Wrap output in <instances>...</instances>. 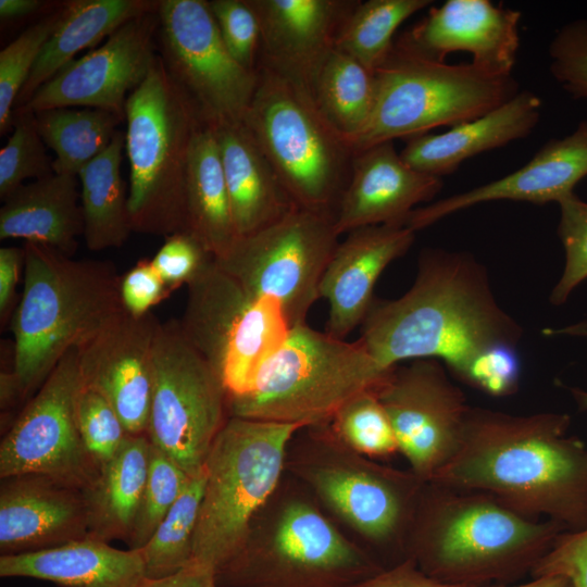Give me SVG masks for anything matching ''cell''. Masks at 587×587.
<instances>
[{"mask_svg":"<svg viewBox=\"0 0 587 587\" xmlns=\"http://www.w3.org/2000/svg\"><path fill=\"white\" fill-rule=\"evenodd\" d=\"M23 249V290L10 319L21 400L33 397L71 349L125 311L113 263L76 260L34 242Z\"/></svg>","mask_w":587,"mask_h":587,"instance_id":"cell-4","label":"cell"},{"mask_svg":"<svg viewBox=\"0 0 587 587\" xmlns=\"http://www.w3.org/2000/svg\"><path fill=\"white\" fill-rule=\"evenodd\" d=\"M158 4L159 1L151 0L64 2L59 22L38 57L15 109L25 104L38 88L74 61L79 52L98 47L123 24L155 11Z\"/></svg>","mask_w":587,"mask_h":587,"instance_id":"cell-30","label":"cell"},{"mask_svg":"<svg viewBox=\"0 0 587 587\" xmlns=\"http://www.w3.org/2000/svg\"><path fill=\"white\" fill-rule=\"evenodd\" d=\"M204 486L203 467L190 478L152 537L140 549L147 579L174 575L191 563Z\"/></svg>","mask_w":587,"mask_h":587,"instance_id":"cell-37","label":"cell"},{"mask_svg":"<svg viewBox=\"0 0 587 587\" xmlns=\"http://www.w3.org/2000/svg\"><path fill=\"white\" fill-rule=\"evenodd\" d=\"M547 335H569V336H587V321L579 322L575 325L561 327L559 329H545ZM570 391L582 411L587 410V391L578 388H570Z\"/></svg>","mask_w":587,"mask_h":587,"instance_id":"cell-53","label":"cell"},{"mask_svg":"<svg viewBox=\"0 0 587 587\" xmlns=\"http://www.w3.org/2000/svg\"><path fill=\"white\" fill-rule=\"evenodd\" d=\"M12 126V134L0 151L2 201L24 185L25 180L40 179L54 173L34 114L14 112Z\"/></svg>","mask_w":587,"mask_h":587,"instance_id":"cell-41","label":"cell"},{"mask_svg":"<svg viewBox=\"0 0 587 587\" xmlns=\"http://www.w3.org/2000/svg\"><path fill=\"white\" fill-rule=\"evenodd\" d=\"M340 235L332 215L296 208L240 236L214 261L254 296L274 299L290 327L305 323Z\"/></svg>","mask_w":587,"mask_h":587,"instance_id":"cell-13","label":"cell"},{"mask_svg":"<svg viewBox=\"0 0 587 587\" xmlns=\"http://www.w3.org/2000/svg\"><path fill=\"white\" fill-rule=\"evenodd\" d=\"M442 179L412 168L397 152L394 141L354 153L348 184L338 203V234L374 225H403L419 204L429 202L442 188Z\"/></svg>","mask_w":587,"mask_h":587,"instance_id":"cell-24","label":"cell"},{"mask_svg":"<svg viewBox=\"0 0 587 587\" xmlns=\"http://www.w3.org/2000/svg\"><path fill=\"white\" fill-rule=\"evenodd\" d=\"M415 232L403 225L352 229L338 242L321 279L319 296L328 303L325 332L345 339L361 326L384 270L412 246Z\"/></svg>","mask_w":587,"mask_h":587,"instance_id":"cell-25","label":"cell"},{"mask_svg":"<svg viewBox=\"0 0 587 587\" xmlns=\"http://www.w3.org/2000/svg\"><path fill=\"white\" fill-rule=\"evenodd\" d=\"M24 270V249L2 247L0 249V317L7 321L14 311L16 287Z\"/></svg>","mask_w":587,"mask_h":587,"instance_id":"cell-50","label":"cell"},{"mask_svg":"<svg viewBox=\"0 0 587 587\" xmlns=\"http://www.w3.org/2000/svg\"><path fill=\"white\" fill-rule=\"evenodd\" d=\"M330 422L338 441L358 453L388 457L399 451L391 423L375 389L352 397Z\"/></svg>","mask_w":587,"mask_h":587,"instance_id":"cell-38","label":"cell"},{"mask_svg":"<svg viewBox=\"0 0 587 587\" xmlns=\"http://www.w3.org/2000/svg\"><path fill=\"white\" fill-rule=\"evenodd\" d=\"M215 135L238 237L298 208L245 124L210 126Z\"/></svg>","mask_w":587,"mask_h":587,"instance_id":"cell-28","label":"cell"},{"mask_svg":"<svg viewBox=\"0 0 587 587\" xmlns=\"http://www.w3.org/2000/svg\"><path fill=\"white\" fill-rule=\"evenodd\" d=\"M185 232L214 259L225 254L238 238L217 141L205 124L195 134L188 157Z\"/></svg>","mask_w":587,"mask_h":587,"instance_id":"cell-32","label":"cell"},{"mask_svg":"<svg viewBox=\"0 0 587 587\" xmlns=\"http://www.w3.org/2000/svg\"><path fill=\"white\" fill-rule=\"evenodd\" d=\"M151 441L147 434H127L115 457L99 469L84 489L88 537L127 541L145 489Z\"/></svg>","mask_w":587,"mask_h":587,"instance_id":"cell-31","label":"cell"},{"mask_svg":"<svg viewBox=\"0 0 587 587\" xmlns=\"http://www.w3.org/2000/svg\"><path fill=\"white\" fill-rule=\"evenodd\" d=\"M86 537L83 489L41 474L1 478V555L49 549Z\"/></svg>","mask_w":587,"mask_h":587,"instance_id":"cell-23","label":"cell"},{"mask_svg":"<svg viewBox=\"0 0 587 587\" xmlns=\"http://www.w3.org/2000/svg\"><path fill=\"white\" fill-rule=\"evenodd\" d=\"M376 394L399 451L421 480L432 482L460 449L472 408L465 395L434 359L395 365Z\"/></svg>","mask_w":587,"mask_h":587,"instance_id":"cell-16","label":"cell"},{"mask_svg":"<svg viewBox=\"0 0 587 587\" xmlns=\"http://www.w3.org/2000/svg\"><path fill=\"white\" fill-rule=\"evenodd\" d=\"M558 235L563 245V273L551 291L550 302L564 303L571 292L587 278V202L572 192L562 198Z\"/></svg>","mask_w":587,"mask_h":587,"instance_id":"cell-43","label":"cell"},{"mask_svg":"<svg viewBox=\"0 0 587 587\" xmlns=\"http://www.w3.org/2000/svg\"><path fill=\"white\" fill-rule=\"evenodd\" d=\"M78 348L55 365L0 444V477L41 474L86 489L99 467L78 430L76 403L82 388Z\"/></svg>","mask_w":587,"mask_h":587,"instance_id":"cell-15","label":"cell"},{"mask_svg":"<svg viewBox=\"0 0 587 587\" xmlns=\"http://www.w3.org/2000/svg\"><path fill=\"white\" fill-rule=\"evenodd\" d=\"M485 587H572L570 582L557 575H545L532 577L529 582L511 583V584H495Z\"/></svg>","mask_w":587,"mask_h":587,"instance_id":"cell-54","label":"cell"},{"mask_svg":"<svg viewBox=\"0 0 587 587\" xmlns=\"http://www.w3.org/2000/svg\"><path fill=\"white\" fill-rule=\"evenodd\" d=\"M391 369L359 340L349 342L304 323L288 332L245 392L227 398V410L234 417L317 426L352 397L376 390Z\"/></svg>","mask_w":587,"mask_h":587,"instance_id":"cell-5","label":"cell"},{"mask_svg":"<svg viewBox=\"0 0 587 587\" xmlns=\"http://www.w3.org/2000/svg\"><path fill=\"white\" fill-rule=\"evenodd\" d=\"M310 96L320 114L350 147L371 118L375 74L335 48L317 71Z\"/></svg>","mask_w":587,"mask_h":587,"instance_id":"cell-34","label":"cell"},{"mask_svg":"<svg viewBox=\"0 0 587 587\" xmlns=\"http://www.w3.org/2000/svg\"><path fill=\"white\" fill-rule=\"evenodd\" d=\"M303 427L234 416L226 420L204 463L192 563L216 575L239 552L255 514L278 484L292 435Z\"/></svg>","mask_w":587,"mask_h":587,"instance_id":"cell-7","label":"cell"},{"mask_svg":"<svg viewBox=\"0 0 587 587\" xmlns=\"http://www.w3.org/2000/svg\"><path fill=\"white\" fill-rule=\"evenodd\" d=\"M120 292L124 309L132 315L140 316L151 312L172 289L163 282L151 260H141L121 275Z\"/></svg>","mask_w":587,"mask_h":587,"instance_id":"cell-48","label":"cell"},{"mask_svg":"<svg viewBox=\"0 0 587 587\" xmlns=\"http://www.w3.org/2000/svg\"><path fill=\"white\" fill-rule=\"evenodd\" d=\"M62 11L60 4L21 33L0 52V134L11 129L17 98L37 59L54 30Z\"/></svg>","mask_w":587,"mask_h":587,"instance_id":"cell-39","label":"cell"},{"mask_svg":"<svg viewBox=\"0 0 587 587\" xmlns=\"http://www.w3.org/2000/svg\"><path fill=\"white\" fill-rule=\"evenodd\" d=\"M227 391L215 371L184 337L178 320L160 324L146 434L189 476L199 474L225 424Z\"/></svg>","mask_w":587,"mask_h":587,"instance_id":"cell-12","label":"cell"},{"mask_svg":"<svg viewBox=\"0 0 587 587\" xmlns=\"http://www.w3.org/2000/svg\"><path fill=\"white\" fill-rule=\"evenodd\" d=\"M352 587H479L439 582L425 574L411 559H404L389 569L359 582Z\"/></svg>","mask_w":587,"mask_h":587,"instance_id":"cell-49","label":"cell"},{"mask_svg":"<svg viewBox=\"0 0 587 587\" xmlns=\"http://www.w3.org/2000/svg\"><path fill=\"white\" fill-rule=\"evenodd\" d=\"M125 122L133 232L164 237L185 232L188 157L204 123L160 54L127 98Z\"/></svg>","mask_w":587,"mask_h":587,"instance_id":"cell-6","label":"cell"},{"mask_svg":"<svg viewBox=\"0 0 587 587\" xmlns=\"http://www.w3.org/2000/svg\"><path fill=\"white\" fill-rule=\"evenodd\" d=\"M43 3L40 0H0V17L2 21L21 18L36 12Z\"/></svg>","mask_w":587,"mask_h":587,"instance_id":"cell-52","label":"cell"},{"mask_svg":"<svg viewBox=\"0 0 587 587\" xmlns=\"http://www.w3.org/2000/svg\"><path fill=\"white\" fill-rule=\"evenodd\" d=\"M564 529L475 490L425 483L405 546L425 574L447 584H511L532 574Z\"/></svg>","mask_w":587,"mask_h":587,"instance_id":"cell-3","label":"cell"},{"mask_svg":"<svg viewBox=\"0 0 587 587\" xmlns=\"http://www.w3.org/2000/svg\"><path fill=\"white\" fill-rule=\"evenodd\" d=\"M159 54L175 84L208 126L241 123L258 71L240 65L226 49L209 1L161 0Z\"/></svg>","mask_w":587,"mask_h":587,"instance_id":"cell-14","label":"cell"},{"mask_svg":"<svg viewBox=\"0 0 587 587\" xmlns=\"http://www.w3.org/2000/svg\"><path fill=\"white\" fill-rule=\"evenodd\" d=\"M545 575L562 576L572 587H587V527L559 535L530 577Z\"/></svg>","mask_w":587,"mask_h":587,"instance_id":"cell-47","label":"cell"},{"mask_svg":"<svg viewBox=\"0 0 587 587\" xmlns=\"http://www.w3.org/2000/svg\"><path fill=\"white\" fill-rule=\"evenodd\" d=\"M191 477L151 444L145 489L133 530L126 541L129 549H141L149 541Z\"/></svg>","mask_w":587,"mask_h":587,"instance_id":"cell-40","label":"cell"},{"mask_svg":"<svg viewBox=\"0 0 587 587\" xmlns=\"http://www.w3.org/2000/svg\"><path fill=\"white\" fill-rule=\"evenodd\" d=\"M160 324L152 312L135 316L125 310L78 348L83 386L110 402L127 434L147 432Z\"/></svg>","mask_w":587,"mask_h":587,"instance_id":"cell-19","label":"cell"},{"mask_svg":"<svg viewBox=\"0 0 587 587\" xmlns=\"http://www.w3.org/2000/svg\"><path fill=\"white\" fill-rule=\"evenodd\" d=\"M382 570L313 507L295 501L270 539L247 538L215 576L218 587H352Z\"/></svg>","mask_w":587,"mask_h":587,"instance_id":"cell-11","label":"cell"},{"mask_svg":"<svg viewBox=\"0 0 587 587\" xmlns=\"http://www.w3.org/2000/svg\"><path fill=\"white\" fill-rule=\"evenodd\" d=\"M261 26V64L310 95L352 0H249Z\"/></svg>","mask_w":587,"mask_h":587,"instance_id":"cell-21","label":"cell"},{"mask_svg":"<svg viewBox=\"0 0 587 587\" xmlns=\"http://www.w3.org/2000/svg\"><path fill=\"white\" fill-rule=\"evenodd\" d=\"M141 587H218L215 572L190 563L174 575L147 580Z\"/></svg>","mask_w":587,"mask_h":587,"instance_id":"cell-51","label":"cell"},{"mask_svg":"<svg viewBox=\"0 0 587 587\" xmlns=\"http://www.w3.org/2000/svg\"><path fill=\"white\" fill-rule=\"evenodd\" d=\"M1 577H29L61 587H141L140 549L121 550L86 537L53 548L0 557Z\"/></svg>","mask_w":587,"mask_h":587,"instance_id":"cell-27","label":"cell"},{"mask_svg":"<svg viewBox=\"0 0 587 587\" xmlns=\"http://www.w3.org/2000/svg\"><path fill=\"white\" fill-rule=\"evenodd\" d=\"M548 51L554 79L573 99H587V20L564 24Z\"/></svg>","mask_w":587,"mask_h":587,"instance_id":"cell-45","label":"cell"},{"mask_svg":"<svg viewBox=\"0 0 587 587\" xmlns=\"http://www.w3.org/2000/svg\"><path fill=\"white\" fill-rule=\"evenodd\" d=\"M125 133L117 130L105 150L78 174L86 246L91 251L122 247L133 233L128 191L121 173Z\"/></svg>","mask_w":587,"mask_h":587,"instance_id":"cell-33","label":"cell"},{"mask_svg":"<svg viewBox=\"0 0 587 587\" xmlns=\"http://www.w3.org/2000/svg\"><path fill=\"white\" fill-rule=\"evenodd\" d=\"M319 496L370 541L404 552L425 482L361 460H333L310 472Z\"/></svg>","mask_w":587,"mask_h":587,"instance_id":"cell-18","label":"cell"},{"mask_svg":"<svg viewBox=\"0 0 587 587\" xmlns=\"http://www.w3.org/2000/svg\"><path fill=\"white\" fill-rule=\"evenodd\" d=\"M374 74L375 103L366 127L350 145L354 153L477 118L521 90L513 74L428 61L395 46Z\"/></svg>","mask_w":587,"mask_h":587,"instance_id":"cell-9","label":"cell"},{"mask_svg":"<svg viewBox=\"0 0 587 587\" xmlns=\"http://www.w3.org/2000/svg\"><path fill=\"white\" fill-rule=\"evenodd\" d=\"M158 27V9L132 18L98 47L68 63L14 112L83 107L105 110L125 121L127 98L159 54Z\"/></svg>","mask_w":587,"mask_h":587,"instance_id":"cell-17","label":"cell"},{"mask_svg":"<svg viewBox=\"0 0 587 587\" xmlns=\"http://www.w3.org/2000/svg\"><path fill=\"white\" fill-rule=\"evenodd\" d=\"M541 108L539 96L520 90L497 109L447 132L404 139L400 155L412 168L441 178L467 159L529 136L539 123Z\"/></svg>","mask_w":587,"mask_h":587,"instance_id":"cell-26","label":"cell"},{"mask_svg":"<svg viewBox=\"0 0 587 587\" xmlns=\"http://www.w3.org/2000/svg\"><path fill=\"white\" fill-rule=\"evenodd\" d=\"M360 328L358 340L385 369L434 359L487 395L517 390L522 328L467 252L424 249L411 288L397 299H374Z\"/></svg>","mask_w":587,"mask_h":587,"instance_id":"cell-1","label":"cell"},{"mask_svg":"<svg viewBox=\"0 0 587 587\" xmlns=\"http://www.w3.org/2000/svg\"><path fill=\"white\" fill-rule=\"evenodd\" d=\"M186 286L184 337L220 376L227 398L241 395L291 329L280 305L249 292L214 258Z\"/></svg>","mask_w":587,"mask_h":587,"instance_id":"cell-10","label":"cell"},{"mask_svg":"<svg viewBox=\"0 0 587 587\" xmlns=\"http://www.w3.org/2000/svg\"><path fill=\"white\" fill-rule=\"evenodd\" d=\"M522 13L489 0H448L432 7L394 46L409 54L445 62L455 51L469 52L472 64L498 75L513 74L520 48Z\"/></svg>","mask_w":587,"mask_h":587,"instance_id":"cell-20","label":"cell"},{"mask_svg":"<svg viewBox=\"0 0 587 587\" xmlns=\"http://www.w3.org/2000/svg\"><path fill=\"white\" fill-rule=\"evenodd\" d=\"M210 10L230 55L243 67L258 71L261 26L249 0H211Z\"/></svg>","mask_w":587,"mask_h":587,"instance_id":"cell-44","label":"cell"},{"mask_svg":"<svg viewBox=\"0 0 587 587\" xmlns=\"http://www.w3.org/2000/svg\"><path fill=\"white\" fill-rule=\"evenodd\" d=\"M242 123L294 203L335 217L354 152L311 96L258 66V84Z\"/></svg>","mask_w":587,"mask_h":587,"instance_id":"cell-8","label":"cell"},{"mask_svg":"<svg viewBox=\"0 0 587 587\" xmlns=\"http://www.w3.org/2000/svg\"><path fill=\"white\" fill-rule=\"evenodd\" d=\"M84 221L78 177L53 173L22 185L0 209V239H22L73 257Z\"/></svg>","mask_w":587,"mask_h":587,"instance_id":"cell-29","label":"cell"},{"mask_svg":"<svg viewBox=\"0 0 587 587\" xmlns=\"http://www.w3.org/2000/svg\"><path fill=\"white\" fill-rule=\"evenodd\" d=\"M586 176L587 120H583L571 134L547 141L525 165L513 173L417 207L403 225L416 233L458 211L497 200L558 203L574 192L575 186Z\"/></svg>","mask_w":587,"mask_h":587,"instance_id":"cell-22","label":"cell"},{"mask_svg":"<svg viewBox=\"0 0 587 587\" xmlns=\"http://www.w3.org/2000/svg\"><path fill=\"white\" fill-rule=\"evenodd\" d=\"M36 127L54 152L53 172L77 176L82 168L108 148L124 121L95 108L64 107L33 113Z\"/></svg>","mask_w":587,"mask_h":587,"instance_id":"cell-35","label":"cell"},{"mask_svg":"<svg viewBox=\"0 0 587 587\" xmlns=\"http://www.w3.org/2000/svg\"><path fill=\"white\" fill-rule=\"evenodd\" d=\"M564 413L471 408L460 449L430 483L490 495L523 515L587 527V445ZM429 483V482H428Z\"/></svg>","mask_w":587,"mask_h":587,"instance_id":"cell-2","label":"cell"},{"mask_svg":"<svg viewBox=\"0 0 587 587\" xmlns=\"http://www.w3.org/2000/svg\"><path fill=\"white\" fill-rule=\"evenodd\" d=\"M430 4L432 0L358 1L338 32L335 48L375 72L391 52L398 27Z\"/></svg>","mask_w":587,"mask_h":587,"instance_id":"cell-36","label":"cell"},{"mask_svg":"<svg viewBox=\"0 0 587 587\" xmlns=\"http://www.w3.org/2000/svg\"><path fill=\"white\" fill-rule=\"evenodd\" d=\"M76 420L82 440L100 469L115 457L127 432L110 402L83 385L77 397Z\"/></svg>","mask_w":587,"mask_h":587,"instance_id":"cell-42","label":"cell"},{"mask_svg":"<svg viewBox=\"0 0 587 587\" xmlns=\"http://www.w3.org/2000/svg\"><path fill=\"white\" fill-rule=\"evenodd\" d=\"M212 260V254L192 235L179 232L165 237L151 263L173 291L191 282Z\"/></svg>","mask_w":587,"mask_h":587,"instance_id":"cell-46","label":"cell"}]
</instances>
